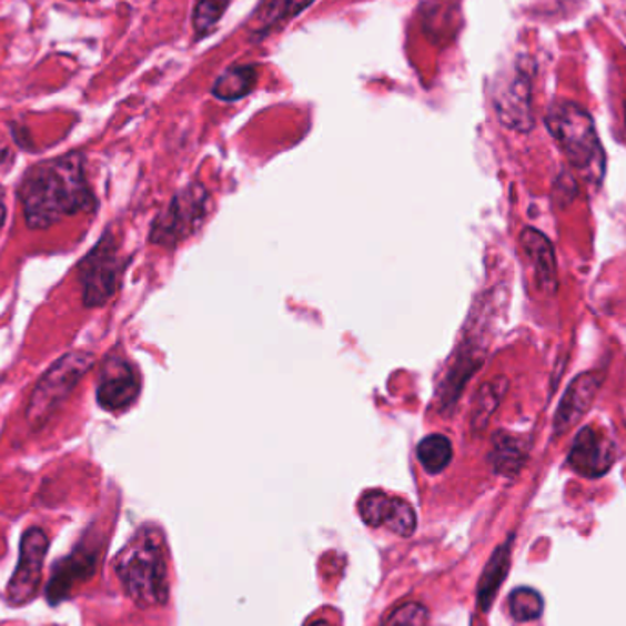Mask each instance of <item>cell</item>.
Listing matches in <instances>:
<instances>
[{"instance_id":"obj_1","label":"cell","mask_w":626,"mask_h":626,"mask_svg":"<svg viewBox=\"0 0 626 626\" xmlns=\"http://www.w3.org/2000/svg\"><path fill=\"white\" fill-rule=\"evenodd\" d=\"M19 199L32 230H44L67 216L90 213L95 208L79 152L33 165L22 178Z\"/></svg>"},{"instance_id":"obj_2","label":"cell","mask_w":626,"mask_h":626,"mask_svg":"<svg viewBox=\"0 0 626 626\" xmlns=\"http://www.w3.org/2000/svg\"><path fill=\"white\" fill-rule=\"evenodd\" d=\"M114 568L123 590L141 608L168 603V554L158 527H141L131 543L121 549Z\"/></svg>"},{"instance_id":"obj_3","label":"cell","mask_w":626,"mask_h":626,"mask_svg":"<svg viewBox=\"0 0 626 626\" xmlns=\"http://www.w3.org/2000/svg\"><path fill=\"white\" fill-rule=\"evenodd\" d=\"M546 127L569 165L588 182L600 183L605 176V151L592 115L574 101H555L546 114Z\"/></svg>"},{"instance_id":"obj_4","label":"cell","mask_w":626,"mask_h":626,"mask_svg":"<svg viewBox=\"0 0 626 626\" xmlns=\"http://www.w3.org/2000/svg\"><path fill=\"white\" fill-rule=\"evenodd\" d=\"M94 363V354L78 350L64 354L44 372L28 400L27 422L32 428L44 427L52 420Z\"/></svg>"},{"instance_id":"obj_5","label":"cell","mask_w":626,"mask_h":626,"mask_svg":"<svg viewBox=\"0 0 626 626\" xmlns=\"http://www.w3.org/2000/svg\"><path fill=\"white\" fill-rule=\"evenodd\" d=\"M211 211V194L202 183H191L171 200L165 211L152 222V244L174 248L188 241L204 224Z\"/></svg>"},{"instance_id":"obj_6","label":"cell","mask_w":626,"mask_h":626,"mask_svg":"<svg viewBox=\"0 0 626 626\" xmlns=\"http://www.w3.org/2000/svg\"><path fill=\"white\" fill-rule=\"evenodd\" d=\"M84 306L98 309L109 303L120 287L125 262L121 259L114 236L104 233L100 242L83 256L78 267Z\"/></svg>"},{"instance_id":"obj_7","label":"cell","mask_w":626,"mask_h":626,"mask_svg":"<svg viewBox=\"0 0 626 626\" xmlns=\"http://www.w3.org/2000/svg\"><path fill=\"white\" fill-rule=\"evenodd\" d=\"M50 541L41 527H30L22 533L21 549L16 574L11 575L8 583V603L22 606L30 603L41 588L42 566L47 558Z\"/></svg>"},{"instance_id":"obj_8","label":"cell","mask_w":626,"mask_h":626,"mask_svg":"<svg viewBox=\"0 0 626 626\" xmlns=\"http://www.w3.org/2000/svg\"><path fill=\"white\" fill-rule=\"evenodd\" d=\"M141 392L137 368L120 355H110L101 366L98 403L109 413H120L137 402Z\"/></svg>"},{"instance_id":"obj_9","label":"cell","mask_w":626,"mask_h":626,"mask_svg":"<svg viewBox=\"0 0 626 626\" xmlns=\"http://www.w3.org/2000/svg\"><path fill=\"white\" fill-rule=\"evenodd\" d=\"M495 110L502 125L512 131H532V81L526 70H515L512 78L498 84Z\"/></svg>"},{"instance_id":"obj_10","label":"cell","mask_w":626,"mask_h":626,"mask_svg":"<svg viewBox=\"0 0 626 626\" xmlns=\"http://www.w3.org/2000/svg\"><path fill=\"white\" fill-rule=\"evenodd\" d=\"M616 462V445L594 425L579 431L568 454V464L575 473L586 478H599Z\"/></svg>"},{"instance_id":"obj_11","label":"cell","mask_w":626,"mask_h":626,"mask_svg":"<svg viewBox=\"0 0 626 626\" xmlns=\"http://www.w3.org/2000/svg\"><path fill=\"white\" fill-rule=\"evenodd\" d=\"M360 515L366 526H386L400 537H411L416 529V513L407 501L383 491H368L360 501Z\"/></svg>"},{"instance_id":"obj_12","label":"cell","mask_w":626,"mask_h":626,"mask_svg":"<svg viewBox=\"0 0 626 626\" xmlns=\"http://www.w3.org/2000/svg\"><path fill=\"white\" fill-rule=\"evenodd\" d=\"M95 566H98V552L94 548H89L84 544L73 549V554L53 566L52 579L47 588L48 603L58 605L67 599L75 586L87 583L94 575Z\"/></svg>"},{"instance_id":"obj_13","label":"cell","mask_w":626,"mask_h":626,"mask_svg":"<svg viewBox=\"0 0 626 626\" xmlns=\"http://www.w3.org/2000/svg\"><path fill=\"white\" fill-rule=\"evenodd\" d=\"M603 380H605L603 372L592 371L580 374L569 383L568 391L558 403L557 413H555L554 431L557 436L568 433L569 428L577 425L580 417L588 413V408L592 407L603 385Z\"/></svg>"},{"instance_id":"obj_14","label":"cell","mask_w":626,"mask_h":626,"mask_svg":"<svg viewBox=\"0 0 626 626\" xmlns=\"http://www.w3.org/2000/svg\"><path fill=\"white\" fill-rule=\"evenodd\" d=\"M521 244L532 262L538 287L544 293L554 295L557 292V261H555L554 245L548 236L533 228H526L521 233Z\"/></svg>"},{"instance_id":"obj_15","label":"cell","mask_w":626,"mask_h":626,"mask_svg":"<svg viewBox=\"0 0 626 626\" xmlns=\"http://www.w3.org/2000/svg\"><path fill=\"white\" fill-rule=\"evenodd\" d=\"M484 363V352L475 346L473 341H465L460 346L458 355H454L453 365L447 371L442 388H440V407L442 411L453 407L460 394L464 391L465 383L481 368Z\"/></svg>"},{"instance_id":"obj_16","label":"cell","mask_w":626,"mask_h":626,"mask_svg":"<svg viewBox=\"0 0 626 626\" xmlns=\"http://www.w3.org/2000/svg\"><path fill=\"white\" fill-rule=\"evenodd\" d=\"M526 458L527 447L524 440L518 438L515 434L504 433V431H498L493 436L489 462L496 475H518L524 464H526Z\"/></svg>"},{"instance_id":"obj_17","label":"cell","mask_w":626,"mask_h":626,"mask_svg":"<svg viewBox=\"0 0 626 626\" xmlns=\"http://www.w3.org/2000/svg\"><path fill=\"white\" fill-rule=\"evenodd\" d=\"M509 382L506 376H496L476 391L471 408V431L473 433H484L489 425L491 417L501 407L502 400L506 396Z\"/></svg>"},{"instance_id":"obj_18","label":"cell","mask_w":626,"mask_h":626,"mask_svg":"<svg viewBox=\"0 0 626 626\" xmlns=\"http://www.w3.org/2000/svg\"><path fill=\"white\" fill-rule=\"evenodd\" d=\"M255 67H233L214 81L213 95L222 101L242 100L255 89Z\"/></svg>"},{"instance_id":"obj_19","label":"cell","mask_w":626,"mask_h":626,"mask_svg":"<svg viewBox=\"0 0 626 626\" xmlns=\"http://www.w3.org/2000/svg\"><path fill=\"white\" fill-rule=\"evenodd\" d=\"M416 454L428 475H440L453 460V444L444 434H431L420 442Z\"/></svg>"},{"instance_id":"obj_20","label":"cell","mask_w":626,"mask_h":626,"mask_svg":"<svg viewBox=\"0 0 626 626\" xmlns=\"http://www.w3.org/2000/svg\"><path fill=\"white\" fill-rule=\"evenodd\" d=\"M507 568H509V543L496 549L495 555L487 564L486 572L482 575L478 600H481L484 610L489 608L493 597L501 588L502 580L506 579Z\"/></svg>"},{"instance_id":"obj_21","label":"cell","mask_w":626,"mask_h":626,"mask_svg":"<svg viewBox=\"0 0 626 626\" xmlns=\"http://www.w3.org/2000/svg\"><path fill=\"white\" fill-rule=\"evenodd\" d=\"M312 2L313 0H266L255 11L256 30H267L279 22L286 21L290 17L301 13Z\"/></svg>"},{"instance_id":"obj_22","label":"cell","mask_w":626,"mask_h":626,"mask_svg":"<svg viewBox=\"0 0 626 626\" xmlns=\"http://www.w3.org/2000/svg\"><path fill=\"white\" fill-rule=\"evenodd\" d=\"M509 610L517 622H533L543 616V595L533 588H517L509 595Z\"/></svg>"},{"instance_id":"obj_23","label":"cell","mask_w":626,"mask_h":626,"mask_svg":"<svg viewBox=\"0 0 626 626\" xmlns=\"http://www.w3.org/2000/svg\"><path fill=\"white\" fill-rule=\"evenodd\" d=\"M428 612L425 606L420 603H405L391 616L386 617L382 626H427Z\"/></svg>"},{"instance_id":"obj_24","label":"cell","mask_w":626,"mask_h":626,"mask_svg":"<svg viewBox=\"0 0 626 626\" xmlns=\"http://www.w3.org/2000/svg\"><path fill=\"white\" fill-rule=\"evenodd\" d=\"M220 16H222V4L216 0H200L196 10H194V30L205 33L216 24Z\"/></svg>"},{"instance_id":"obj_25","label":"cell","mask_w":626,"mask_h":626,"mask_svg":"<svg viewBox=\"0 0 626 626\" xmlns=\"http://www.w3.org/2000/svg\"><path fill=\"white\" fill-rule=\"evenodd\" d=\"M13 158V149H11L10 141L0 131V168H4L11 162Z\"/></svg>"},{"instance_id":"obj_26","label":"cell","mask_w":626,"mask_h":626,"mask_svg":"<svg viewBox=\"0 0 626 626\" xmlns=\"http://www.w3.org/2000/svg\"><path fill=\"white\" fill-rule=\"evenodd\" d=\"M6 222L4 189L0 188V230Z\"/></svg>"},{"instance_id":"obj_27","label":"cell","mask_w":626,"mask_h":626,"mask_svg":"<svg viewBox=\"0 0 626 626\" xmlns=\"http://www.w3.org/2000/svg\"><path fill=\"white\" fill-rule=\"evenodd\" d=\"M310 626H332L330 623L323 622V619H319V622H313Z\"/></svg>"}]
</instances>
